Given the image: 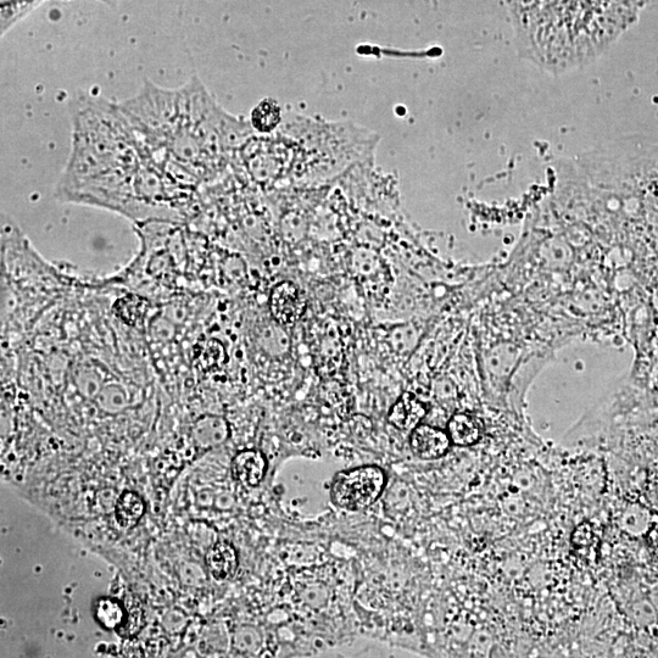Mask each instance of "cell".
Here are the masks:
<instances>
[{
  "mask_svg": "<svg viewBox=\"0 0 658 658\" xmlns=\"http://www.w3.org/2000/svg\"><path fill=\"white\" fill-rule=\"evenodd\" d=\"M72 150L60 192L69 194L94 178L132 169L136 146L119 105L82 96L72 99Z\"/></svg>",
  "mask_w": 658,
  "mask_h": 658,
  "instance_id": "obj_1",
  "label": "cell"
},
{
  "mask_svg": "<svg viewBox=\"0 0 658 658\" xmlns=\"http://www.w3.org/2000/svg\"><path fill=\"white\" fill-rule=\"evenodd\" d=\"M186 107L187 91H166L153 82H146L135 98L119 105L132 130L158 146L175 138Z\"/></svg>",
  "mask_w": 658,
  "mask_h": 658,
  "instance_id": "obj_2",
  "label": "cell"
},
{
  "mask_svg": "<svg viewBox=\"0 0 658 658\" xmlns=\"http://www.w3.org/2000/svg\"><path fill=\"white\" fill-rule=\"evenodd\" d=\"M384 484L386 476L379 467H360L340 473L332 487L333 503L343 510H364L379 498Z\"/></svg>",
  "mask_w": 658,
  "mask_h": 658,
  "instance_id": "obj_3",
  "label": "cell"
},
{
  "mask_svg": "<svg viewBox=\"0 0 658 658\" xmlns=\"http://www.w3.org/2000/svg\"><path fill=\"white\" fill-rule=\"evenodd\" d=\"M306 309V300L299 289L291 282H282L272 289L270 310L280 325L288 326L297 322Z\"/></svg>",
  "mask_w": 658,
  "mask_h": 658,
  "instance_id": "obj_4",
  "label": "cell"
},
{
  "mask_svg": "<svg viewBox=\"0 0 658 658\" xmlns=\"http://www.w3.org/2000/svg\"><path fill=\"white\" fill-rule=\"evenodd\" d=\"M411 449L422 460H437L448 454L451 445L449 434L442 429L418 425L412 431Z\"/></svg>",
  "mask_w": 658,
  "mask_h": 658,
  "instance_id": "obj_5",
  "label": "cell"
},
{
  "mask_svg": "<svg viewBox=\"0 0 658 658\" xmlns=\"http://www.w3.org/2000/svg\"><path fill=\"white\" fill-rule=\"evenodd\" d=\"M266 460L260 451L245 450L234 457L232 464L233 477L248 487H256L264 478Z\"/></svg>",
  "mask_w": 658,
  "mask_h": 658,
  "instance_id": "obj_6",
  "label": "cell"
},
{
  "mask_svg": "<svg viewBox=\"0 0 658 658\" xmlns=\"http://www.w3.org/2000/svg\"><path fill=\"white\" fill-rule=\"evenodd\" d=\"M425 415L426 406L414 395L405 393L390 410L388 421L400 431H410L420 425Z\"/></svg>",
  "mask_w": 658,
  "mask_h": 658,
  "instance_id": "obj_7",
  "label": "cell"
},
{
  "mask_svg": "<svg viewBox=\"0 0 658 658\" xmlns=\"http://www.w3.org/2000/svg\"><path fill=\"white\" fill-rule=\"evenodd\" d=\"M448 434L451 443L457 446H472L481 440L483 425L476 416L462 412L451 417Z\"/></svg>",
  "mask_w": 658,
  "mask_h": 658,
  "instance_id": "obj_8",
  "label": "cell"
},
{
  "mask_svg": "<svg viewBox=\"0 0 658 658\" xmlns=\"http://www.w3.org/2000/svg\"><path fill=\"white\" fill-rule=\"evenodd\" d=\"M237 565V552L230 544H216L206 555V566L217 581H226L230 578L236 571Z\"/></svg>",
  "mask_w": 658,
  "mask_h": 658,
  "instance_id": "obj_9",
  "label": "cell"
},
{
  "mask_svg": "<svg viewBox=\"0 0 658 658\" xmlns=\"http://www.w3.org/2000/svg\"><path fill=\"white\" fill-rule=\"evenodd\" d=\"M48 0H0V32L5 36L11 27L29 16L33 10L41 7ZM104 3H111L113 0H102Z\"/></svg>",
  "mask_w": 658,
  "mask_h": 658,
  "instance_id": "obj_10",
  "label": "cell"
},
{
  "mask_svg": "<svg viewBox=\"0 0 658 658\" xmlns=\"http://www.w3.org/2000/svg\"><path fill=\"white\" fill-rule=\"evenodd\" d=\"M143 501L135 493L127 492L121 496L116 505V520L121 527L130 529L136 526L144 515Z\"/></svg>",
  "mask_w": 658,
  "mask_h": 658,
  "instance_id": "obj_11",
  "label": "cell"
},
{
  "mask_svg": "<svg viewBox=\"0 0 658 658\" xmlns=\"http://www.w3.org/2000/svg\"><path fill=\"white\" fill-rule=\"evenodd\" d=\"M194 434L200 444H220L228 436L227 423L220 417H205L195 425Z\"/></svg>",
  "mask_w": 658,
  "mask_h": 658,
  "instance_id": "obj_12",
  "label": "cell"
},
{
  "mask_svg": "<svg viewBox=\"0 0 658 658\" xmlns=\"http://www.w3.org/2000/svg\"><path fill=\"white\" fill-rule=\"evenodd\" d=\"M278 121H280V107L270 99L264 100L253 110L252 122L260 132L272 131Z\"/></svg>",
  "mask_w": 658,
  "mask_h": 658,
  "instance_id": "obj_13",
  "label": "cell"
},
{
  "mask_svg": "<svg viewBox=\"0 0 658 658\" xmlns=\"http://www.w3.org/2000/svg\"><path fill=\"white\" fill-rule=\"evenodd\" d=\"M96 617L104 627L113 629L124 620V610L115 600L100 599L96 605Z\"/></svg>",
  "mask_w": 658,
  "mask_h": 658,
  "instance_id": "obj_14",
  "label": "cell"
}]
</instances>
